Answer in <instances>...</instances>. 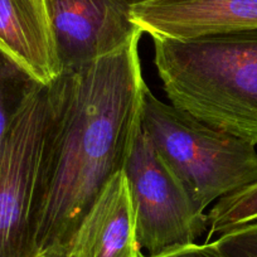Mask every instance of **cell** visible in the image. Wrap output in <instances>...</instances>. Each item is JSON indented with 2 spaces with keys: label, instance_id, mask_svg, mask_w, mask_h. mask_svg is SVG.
I'll return each mask as SVG.
<instances>
[{
  "label": "cell",
  "instance_id": "obj_1",
  "mask_svg": "<svg viewBox=\"0 0 257 257\" xmlns=\"http://www.w3.org/2000/svg\"><path fill=\"white\" fill-rule=\"evenodd\" d=\"M137 37L63 72L48 86V115L31 233L39 256L67 247L106 183L123 168L142 126L145 85Z\"/></svg>",
  "mask_w": 257,
  "mask_h": 257
},
{
  "label": "cell",
  "instance_id": "obj_11",
  "mask_svg": "<svg viewBox=\"0 0 257 257\" xmlns=\"http://www.w3.org/2000/svg\"><path fill=\"white\" fill-rule=\"evenodd\" d=\"M33 83L0 49V157L14 116Z\"/></svg>",
  "mask_w": 257,
  "mask_h": 257
},
{
  "label": "cell",
  "instance_id": "obj_7",
  "mask_svg": "<svg viewBox=\"0 0 257 257\" xmlns=\"http://www.w3.org/2000/svg\"><path fill=\"white\" fill-rule=\"evenodd\" d=\"M132 18L150 37L190 39L257 28V0H150L132 7Z\"/></svg>",
  "mask_w": 257,
  "mask_h": 257
},
{
  "label": "cell",
  "instance_id": "obj_4",
  "mask_svg": "<svg viewBox=\"0 0 257 257\" xmlns=\"http://www.w3.org/2000/svg\"><path fill=\"white\" fill-rule=\"evenodd\" d=\"M122 170L127 178L137 223V239L144 256L196 243L208 227L183 185L155 149L143 126L135 137Z\"/></svg>",
  "mask_w": 257,
  "mask_h": 257
},
{
  "label": "cell",
  "instance_id": "obj_10",
  "mask_svg": "<svg viewBox=\"0 0 257 257\" xmlns=\"http://www.w3.org/2000/svg\"><path fill=\"white\" fill-rule=\"evenodd\" d=\"M257 219V182L243 189L223 197L209 214L208 234L206 242L214 236H221L231 229L252 223Z\"/></svg>",
  "mask_w": 257,
  "mask_h": 257
},
{
  "label": "cell",
  "instance_id": "obj_14",
  "mask_svg": "<svg viewBox=\"0 0 257 257\" xmlns=\"http://www.w3.org/2000/svg\"><path fill=\"white\" fill-rule=\"evenodd\" d=\"M39 257H71L67 251V247H53V248L48 249V251L43 252L39 254Z\"/></svg>",
  "mask_w": 257,
  "mask_h": 257
},
{
  "label": "cell",
  "instance_id": "obj_12",
  "mask_svg": "<svg viewBox=\"0 0 257 257\" xmlns=\"http://www.w3.org/2000/svg\"><path fill=\"white\" fill-rule=\"evenodd\" d=\"M213 244L223 257H257V222L221 234Z\"/></svg>",
  "mask_w": 257,
  "mask_h": 257
},
{
  "label": "cell",
  "instance_id": "obj_9",
  "mask_svg": "<svg viewBox=\"0 0 257 257\" xmlns=\"http://www.w3.org/2000/svg\"><path fill=\"white\" fill-rule=\"evenodd\" d=\"M0 49L38 85L62 75L44 0H0Z\"/></svg>",
  "mask_w": 257,
  "mask_h": 257
},
{
  "label": "cell",
  "instance_id": "obj_2",
  "mask_svg": "<svg viewBox=\"0 0 257 257\" xmlns=\"http://www.w3.org/2000/svg\"><path fill=\"white\" fill-rule=\"evenodd\" d=\"M152 38L155 67L172 105L257 145V28Z\"/></svg>",
  "mask_w": 257,
  "mask_h": 257
},
{
  "label": "cell",
  "instance_id": "obj_5",
  "mask_svg": "<svg viewBox=\"0 0 257 257\" xmlns=\"http://www.w3.org/2000/svg\"><path fill=\"white\" fill-rule=\"evenodd\" d=\"M48 115V86L24 96L0 157V257H39L31 219Z\"/></svg>",
  "mask_w": 257,
  "mask_h": 257
},
{
  "label": "cell",
  "instance_id": "obj_6",
  "mask_svg": "<svg viewBox=\"0 0 257 257\" xmlns=\"http://www.w3.org/2000/svg\"><path fill=\"white\" fill-rule=\"evenodd\" d=\"M62 73L113 53L143 32L120 0H44Z\"/></svg>",
  "mask_w": 257,
  "mask_h": 257
},
{
  "label": "cell",
  "instance_id": "obj_8",
  "mask_svg": "<svg viewBox=\"0 0 257 257\" xmlns=\"http://www.w3.org/2000/svg\"><path fill=\"white\" fill-rule=\"evenodd\" d=\"M71 257H142L135 212L122 169L112 175L67 243Z\"/></svg>",
  "mask_w": 257,
  "mask_h": 257
},
{
  "label": "cell",
  "instance_id": "obj_13",
  "mask_svg": "<svg viewBox=\"0 0 257 257\" xmlns=\"http://www.w3.org/2000/svg\"><path fill=\"white\" fill-rule=\"evenodd\" d=\"M142 257H223L221 252L217 249L213 242H204L203 244L192 243L184 247L169 249L157 256H144Z\"/></svg>",
  "mask_w": 257,
  "mask_h": 257
},
{
  "label": "cell",
  "instance_id": "obj_15",
  "mask_svg": "<svg viewBox=\"0 0 257 257\" xmlns=\"http://www.w3.org/2000/svg\"><path fill=\"white\" fill-rule=\"evenodd\" d=\"M120 2H122L123 4H126V6H128L132 8V7L138 6V4L147 3V2H150V0H120Z\"/></svg>",
  "mask_w": 257,
  "mask_h": 257
},
{
  "label": "cell",
  "instance_id": "obj_3",
  "mask_svg": "<svg viewBox=\"0 0 257 257\" xmlns=\"http://www.w3.org/2000/svg\"><path fill=\"white\" fill-rule=\"evenodd\" d=\"M142 126L201 213L257 182L256 145L167 105L147 88Z\"/></svg>",
  "mask_w": 257,
  "mask_h": 257
}]
</instances>
